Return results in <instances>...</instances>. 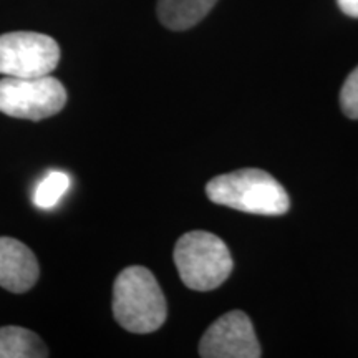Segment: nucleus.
Segmentation results:
<instances>
[{"mask_svg": "<svg viewBox=\"0 0 358 358\" xmlns=\"http://www.w3.org/2000/svg\"><path fill=\"white\" fill-rule=\"evenodd\" d=\"M115 320L131 334H151L164 324L166 299L146 267L131 266L120 272L113 285Z\"/></svg>", "mask_w": 358, "mask_h": 358, "instance_id": "2", "label": "nucleus"}, {"mask_svg": "<svg viewBox=\"0 0 358 358\" xmlns=\"http://www.w3.org/2000/svg\"><path fill=\"white\" fill-rule=\"evenodd\" d=\"M199 355L204 358L261 357V345L252 322L241 310L227 312L219 317L201 338Z\"/></svg>", "mask_w": 358, "mask_h": 358, "instance_id": "6", "label": "nucleus"}, {"mask_svg": "<svg viewBox=\"0 0 358 358\" xmlns=\"http://www.w3.org/2000/svg\"><path fill=\"white\" fill-rule=\"evenodd\" d=\"M217 0H158L161 24L171 30H187L213 10Z\"/></svg>", "mask_w": 358, "mask_h": 358, "instance_id": "8", "label": "nucleus"}, {"mask_svg": "<svg viewBox=\"0 0 358 358\" xmlns=\"http://www.w3.org/2000/svg\"><path fill=\"white\" fill-rule=\"evenodd\" d=\"M337 3L345 15L358 19V0H337Z\"/></svg>", "mask_w": 358, "mask_h": 358, "instance_id": "12", "label": "nucleus"}, {"mask_svg": "<svg viewBox=\"0 0 358 358\" xmlns=\"http://www.w3.org/2000/svg\"><path fill=\"white\" fill-rule=\"evenodd\" d=\"M174 264L182 284L199 292L217 289L232 272V257L226 243L206 231H191L179 237Z\"/></svg>", "mask_w": 358, "mask_h": 358, "instance_id": "3", "label": "nucleus"}, {"mask_svg": "<svg viewBox=\"0 0 358 358\" xmlns=\"http://www.w3.org/2000/svg\"><path fill=\"white\" fill-rule=\"evenodd\" d=\"M60 47L52 37L37 32L0 35V73L6 77H45L57 69Z\"/></svg>", "mask_w": 358, "mask_h": 358, "instance_id": "5", "label": "nucleus"}, {"mask_svg": "<svg viewBox=\"0 0 358 358\" xmlns=\"http://www.w3.org/2000/svg\"><path fill=\"white\" fill-rule=\"evenodd\" d=\"M48 357L42 338L22 327L0 329V358H43Z\"/></svg>", "mask_w": 358, "mask_h": 358, "instance_id": "9", "label": "nucleus"}, {"mask_svg": "<svg viewBox=\"0 0 358 358\" xmlns=\"http://www.w3.org/2000/svg\"><path fill=\"white\" fill-rule=\"evenodd\" d=\"M340 105L348 118L358 120V66L343 83L340 92Z\"/></svg>", "mask_w": 358, "mask_h": 358, "instance_id": "11", "label": "nucleus"}, {"mask_svg": "<svg viewBox=\"0 0 358 358\" xmlns=\"http://www.w3.org/2000/svg\"><path fill=\"white\" fill-rule=\"evenodd\" d=\"M66 90L52 75L0 80V113L22 120L50 118L65 106Z\"/></svg>", "mask_w": 358, "mask_h": 358, "instance_id": "4", "label": "nucleus"}, {"mask_svg": "<svg viewBox=\"0 0 358 358\" xmlns=\"http://www.w3.org/2000/svg\"><path fill=\"white\" fill-rule=\"evenodd\" d=\"M206 194L219 206L257 216H282L290 208L284 186L267 171L256 168L213 178L206 186Z\"/></svg>", "mask_w": 358, "mask_h": 358, "instance_id": "1", "label": "nucleus"}, {"mask_svg": "<svg viewBox=\"0 0 358 358\" xmlns=\"http://www.w3.org/2000/svg\"><path fill=\"white\" fill-rule=\"evenodd\" d=\"M37 257L24 243L13 237H0V287L24 294L38 280Z\"/></svg>", "mask_w": 358, "mask_h": 358, "instance_id": "7", "label": "nucleus"}, {"mask_svg": "<svg viewBox=\"0 0 358 358\" xmlns=\"http://www.w3.org/2000/svg\"><path fill=\"white\" fill-rule=\"evenodd\" d=\"M70 187V176L64 171H48L34 189V204L40 209H52L60 203Z\"/></svg>", "mask_w": 358, "mask_h": 358, "instance_id": "10", "label": "nucleus"}]
</instances>
